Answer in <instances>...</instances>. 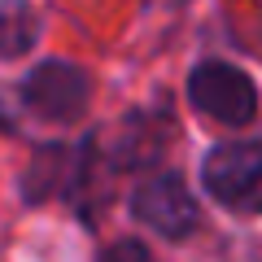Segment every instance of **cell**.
<instances>
[{
  "instance_id": "obj_4",
  "label": "cell",
  "mask_w": 262,
  "mask_h": 262,
  "mask_svg": "<svg viewBox=\"0 0 262 262\" xmlns=\"http://www.w3.org/2000/svg\"><path fill=\"white\" fill-rule=\"evenodd\" d=\"M131 210H136L140 223H149L153 232L170 236V241H179V236H188L196 227V201L184 188V179H175V175H153L149 184H140Z\"/></svg>"
},
{
  "instance_id": "obj_1",
  "label": "cell",
  "mask_w": 262,
  "mask_h": 262,
  "mask_svg": "<svg viewBox=\"0 0 262 262\" xmlns=\"http://www.w3.org/2000/svg\"><path fill=\"white\" fill-rule=\"evenodd\" d=\"M210 196L236 214H262V144H219L201 166Z\"/></svg>"
},
{
  "instance_id": "obj_2",
  "label": "cell",
  "mask_w": 262,
  "mask_h": 262,
  "mask_svg": "<svg viewBox=\"0 0 262 262\" xmlns=\"http://www.w3.org/2000/svg\"><path fill=\"white\" fill-rule=\"evenodd\" d=\"M188 96H192V105L206 114V118L223 122V127H245V122H253V114H258V92H253V83L236 70V66H223V61L196 66L192 79H188Z\"/></svg>"
},
{
  "instance_id": "obj_3",
  "label": "cell",
  "mask_w": 262,
  "mask_h": 262,
  "mask_svg": "<svg viewBox=\"0 0 262 262\" xmlns=\"http://www.w3.org/2000/svg\"><path fill=\"white\" fill-rule=\"evenodd\" d=\"M88 96H92L88 75L66 61H44L22 88L27 110H35V118H44V122H75L88 110Z\"/></svg>"
},
{
  "instance_id": "obj_5",
  "label": "cell",
  "mask_w": 262,
  "mask_h": 262,
  "mask_svg": "<svg viewBox=\"0 0 262 262\" xmlns=\"http://www.w3.org/2000/svg\"><path fill=\"white\" fill-rule=\"evenodd\" d=\"M101 262H158V258H153L144 245H136V241H118V245H110V249H105Z\"/></svg>"
}]
</instances>
